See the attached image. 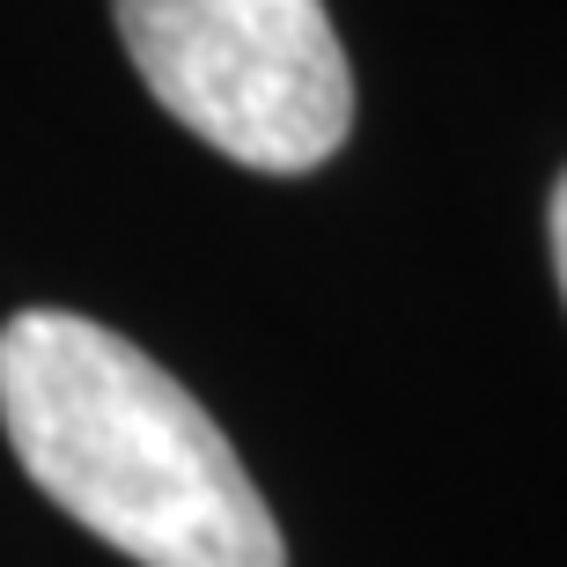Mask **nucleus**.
<instances>
[{
  "label": "nucleus",
  "mask_w": 567,
  "mask_h": 567,
  "mask_svg": "<svg viewBox=\"0 0 567 567\" xmlns=\"http://www.w3.org/2000/svg\"><path fill=\"white\" fill-rule=\"evenodd\" d=\"M553 266H560V295H567V177L553 185Z\"/></svg>",
  "instance_id": "nucleus-3"
},
{
  "label": "nucleus",
  "mask_w": 567,
  "mask_h": 567,
  "mask_svg": "<svg viewBox=\"0 0 567 567\" xmlns=\"http://www.w3.org/2000/svg\"><path fill=\"white\" fill-rule=\"evenodd\" d=\"M0 427L22 472L141 567H288L214 413L155 354L74 310L0 324Z\"/></svg>",
  "instance_id": "nucleus-1"
},
{
  "label": "nucleus",
  "mask_w": 567,
  "mask_h": 567,
  "mask_svg": "<svg viewBox=\"0 0 567 567\" xmlns=\"http://www.w3.org/2000/svg\"><path fill=\"white\" fill-rule=\"evenodd\" d=\"M147 96L244 169H317L354 133L324 0H111Z\"/></svg>",
  "instance_id": "nucleus-2"
}]
</instances>
